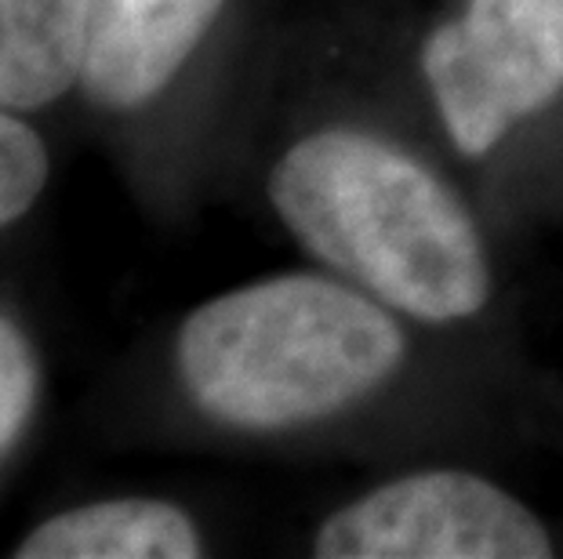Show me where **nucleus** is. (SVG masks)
Instances as JSON below:
<instances>
[{
    "instance_id": "1",
    "label": "nucleus",
    "mask_w": 563,
    "mask_h": 559,
    "mask_svg": "<svg viewBox=\"0 0 563 559\" xmlns=\"http://www.w3.org/2000/svg\"><path fill=\"white\" fill-rule=\"evenodd\" d=\"M269 197L309 251L400 313L448 324L484 309L490 272L470 211L389 142L309 135L273 168Z\"/></svg>"
},
{
    "instance_id": "2",
    "label": "nucleus",
    "mask_w": 563,
    "mask_h": 559,
    "mask_svg": "<svg viewBox=\"0 0 563 559\" xmlns=\"http://www.w3.org/2000/svg\"><path fill=\"white\" fill-rule=\"evenodd\" d=\"M404 360L386 309L323 277H277L200 305L178 371L203 411L241 429H287L367 396Z\"/></svg>"
},
{
    "instance_id": "3",
    "label": "nucleus",
    "mask_w": 563,
    "mask_h": 559,
    "mask_svg": "<svg viewBox=\"0 0 563 559\" xmlns=\"http://www.w3.org/2000/svg\"><path fill=\"white\" fill-rule=\"evenodd\" d=\"M422 69L454 146L481 157L563 85V0H470L426 41Z\"/></svg>"
},
{
    "instance_id": "4",
    "label": "nucleus",
    "mask_w": 563,
    "mask_h": 559,
    "mask_svg": "<svg viewBox=\"0 0 563 559\" xmlns=\"http://www.w3.org/2000/svg\"><path fill=\"white\" fill-rule=\"evenodd\" d=\"M323 559H545V527L501 487L470 472H415L334 513Z\"/></svg>"
},
{
    "instance_id": "5",
    "label": "nucleus",
    "mask_w": 563,
    "mask_h": 559,
    "mask_svg": "<svg viewBox=\"0 0 563 559\" xmlns=\"http://www.w3.org/2000/svg\"><path fill=\"white\" fill-rule=\"evenodd\" d=\"M222 0H91L80 85L110 110H135L167 88L219 15Z\"/></svg>"
},
{
    "instance_id": "6",
    "label": "nucleus",
    "mask_w": 563,
    "mask_h": 559,
    "mask_svg": "<svg viewBox=\"0 0 563 559\" xmlns=\"http://www.w3.org/2000/svg\"><path fill=\"white\" fill-rule=\"evenodd\" d=\"M19 559H194L200 534L183 508L153 497H117L44 519Z\"/></svg>"
},
{
    "instance_id": "7",
    "label": "nucleus",
    "mask_w": 563,
    "mask_h": 559,
    "mask_svg": "<svg viewBox=\"0 0 563 559\" xmlns=\"http://www.w3.org/2000/svg\"><path fill=\"white\" fill-rule=\"evenodd\" d=\"M91 0H0V105L41 110L80 85Z\"/></svg>"
},
{
    "instance_id": "8",
    "label": "nucleus",
    "mask_w": 563,
    "mask_h": 559,
    "mask_svg": "<svg viewBox=\"0 0 563 559\" xmlns=\"http://www.w3.org/2000/svg\"><path fill=\"white\" fill-rule=\"evenodd\" d=\"M47 182V149L30 124L0 105V225H11L37 204Z\"/></svg>"
},
{
    "instance_id": "9",
    "label": "nucleus",
    "mask_w": 563,
    "mask_h": 559,
    "mask_svg": "<svg viewBox=\"0 0 563 559\" xmlns=\"http://www.w3.org/2000/svg\"><path fill=\"white\" fill-rule=\"evenodd\" d=\"M37 356H33L26 335L0 316V458L15 447L26 429L33 407H37Z\"/></svg>"
}]
</instances>
